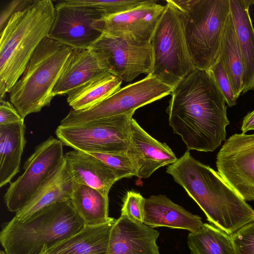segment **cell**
<instances>
[{
  "label": "cell",
  "instance_id": "6",
  "mask_svg": "<svg viewBox=\"0 0 254 254\" xmlns=\"http://www.w3.org/2000/svg\"><path fill=\"white\" fill-rule=\"evenodd\" d=\"M179 11L195 68L208 70L220 55L229 0H171Z\"/></svg>",
  "mask_w": 254,
  "mask_h": 254
},
{
  "label": "cell",
  "instance_id": "29",
  "mask_svg": "<svg viewBox=\"0 0 254 254\" xmlns=\"http://www.w3.org/2000/svg\"><path fill=\"white\" fill-rule=\"evenodd\" d=\"M87 153L100 160L116 173L119 179L137 176V166L133 159L127 153Z\"/></svg>",
  "mask_w": 254,
  "mask_h": 254
},
{
  "label": "cell",
  "instance_id": "3",
  "mask_svg": "<svg viewBox=\"0 0 254 254\" xmlns=\"http://www.w3.org/2000/svg\"><path fill=\"white\" fill-rule=\"evenodd\" d=\"M56 16L51 0H28L0 30V86L9 92L36 48L49 34Z\"/></svg>",
  "mask_w": 254,
  "mask_h": 254
},
{
  "label": "cell",
  "instance_id": "4",
  "mask_svg": "<svg viewBox=\"0 0 254 254\" xmlns=\"http://www.w3.org/2000/svg\"><path fill=\"white\" fill-rule=\"evenodd\" d=\"M85 226L71 199L52 204L23 221L3 223L0 242L6 254H41Z\"/></svg>",
  "mask_w": 254,
  "mask_h": 254
},
{
  "label": "cell",
  "instance_id": "2",
  "mask_svg": "<svg viewBox=\"0 0 254 254\" xmlns=\"http://www.w3.org/2000/svg\"><path fill=\"white\" fill-rule=\"evenodd\" d=\"M166 172L186 190L213 225L229 235L254 221V210L218 172L187 151Z\"/></svg>",
  "mask_w": 254,
  "mask_h": 254
},
{
  "label": "cell",
  "instance_id": "22",
  "mask_svg": "<svg viewBox=\"0 0 254 254\" xmlns=\"http://www.w3.org/2000/svg\"><path fill=\"white\" fill-rule=\"evenodd\" d=\"M86 225L75 234L41 254H106L111 232L116 221Z\"/></svg>",
  "mask_w": 254,
  "mask_h": 254
},
{
  "label": "cell",
  "instance_id": "28",
  "mask_svg": "<svg viewBox=\"0 0 254 254\" xmlns=\"http://www.w3.org/2000/svg\"><path fill=\"white\" fill-rule=\"evenodd\" d=\"M67 5L92 7L100 10L103 15H112L125 12L145 2L142 0H61Z\"/></svg>",
  "mask_w": 254,
  "mask_h": 254
},
{
  "label": "cell",
  "instance_id": "7",
  "mask_svg": "<svg viewBox=\"0 0 254 254\" xmlns=\"http://www.w3.org/2000/svg\"><path fill=\"white\" fill-rule=\"evenodd\" d=\"M166 2L151 39L150 74L174 88L195 67L186 40L181 15L171 0Z\"/></svg>",
  "mask_w": 254,
  "mask_h": 254
},
{
  "label": "cell",
  "instance_id": "34",
  "mask_svg": "<svg viewBox=\"0 0 254 254\" xmlns=\"http://www.w3.org/2000/svg\"><path fill=\"white\" fill-rule=\"evenodd\" d=\"M28 0H16L10 2L1 12L0 18V29L1 30L10 16L20 9Z\"/></svg>",
  "mask_w": 254,
  "mask_h": 254
},
{
  "label": "cell",
  "instance_id": "25",
  "mask_svg": "<svg viewBox=\"0 0 254 254\" xmlns=\"http://www.w3.org/2000/svg\"><path fill=\"white\" fill-rule=\"evenodd\" d=\"M122 81L110 73L101 75L69 93L67 102L74 110L89 108L119 90Z\"/></svg>",
  "mask_w": 254,
  "mask_h": 254
},
{
  "label": "cell",
  "instance_id": "31",
  "mask_svg": "<svg viewBox=\"0 0 254 254\" xmlns=\"http://www.w3.org/2000/svg\"><path fill=\"white\" fill-rule=\"evenodd\" d=\"M234 254H254V221L230 235Z\"/></svg>",
  "mask_w": 254,
  "mask_h": 254
},
{
  "label": "cell",
  "instance_id": "1",
  "mask_svg": "<svg viewBox=\"0 0 254 254\" xmlns=\"http://www.w3.org/2000/svg\"><path fill=\"white\" fill-rule=\"evenodd\" d=\"M166 112L188 150L212 152L226 140L225 98L207 70L195 68L173 89Z\"/></svg>",
  "mask_w": 254,
  "mask_h": 254
},
{
  "label": "cell",
  "instance_id": "11",
  "mask_svg": "<svg viewBox=\"0 0 254 254\" xmlns=\"http://www.w3.org/2000/svg\"><path fill=\"white\" fill-rule=\"evenodd\" d=\"M216 167L223 180L245 200H254V134L236 133L217 154Z\"/></svg>",
  "mask_w": 254,
  "mask_h": 254
},
{
  "label": "cell",
  "instance_id": "21",
  "mask_svg": "<svg viewBox=\"0 0 254 254\" xmlns=\"http://www.w3.org/2000/svg\"><path fill=\"white\" fill-rule=\"evenodd\" d=\"M74 183L64 160L40 187L26 205L16 213L14 217L23 221L47 206L70 199Z\"/></svg>",
  "mask_w": 254,
  "mask_h": 254
},
{
  "label": "cell",
  "instance_id": "23",
  "mask_svg": "<svg viewBox=\"0 0 254 254\" xmlns=\"http://www.w3.org/2000/svg\"><path fill=\"white\" fill-rule=\"evenodd\" d=\"M25 130L24 122L0 126V187L10 183L20 171Z\"/></svg>",
  "mask_w": 254,
  "mask_h": 254
},
{
  "label": "cell",
  "instance_id": "30",
  "mask_svg": "<svg viewBox=\"0 0 254 254\" xmlns=\"http://www.w3.org/2000/svg\"><path fill=\"white\" fill-rule=\"evenodd\" d=\"M207 71L224 96L227 105L229 107L235 106L238 98L219 56Z\"/></svg>",
  "mask_w": 254,
  "mask_h": 254
},
{
  "label": "cell",
  "instance_id": "15",
  "mask_svg": "<svg viewBox=\"0 0 254 254\" xmlns=\"http://www.w3.org/2000/svg\"><path fill=\"white\" fill-rule=\"evenodd\" d=\"M159 235L143 223L121 215L112 227L106 254H160Z\"/></svg>",
  "mask_w": 254,
  "mask_h": 254
},
{
  "label": "cell",
  "instance_id": "33",
  "mask_svg": "<svg viewBox=\"0 0 254 254\" xmlns=\"http://www.w3.org/2000/svg\"><path fill=\"white\" fill-rule=\"evenodd\" d=\"M22 118L11 103L5 100L0 101V126L23 122Z\"/></svg>",
  "mask_w": 254,
  "mask_h": 254
},
{
  "label": "cell",
  "instance_id": "26",
  "mask_svg": "<svg viewBox=\"0 0 254 254\" xmlns=\"http://www.w3.org/2000/svg\"><path fill=\"white\" fill-rule=\"evenodd\" d=\"M219 56L238 99L243 89L244 68L231 13L223 35Z\"/></svg>",
  "mask_w": 254,
  "mask_h": 254
},
{
  "label": "cell",
  "instance_id": "19",
  "mask_svg": "<svg viewBox=\"0 0 254 254\" xmlns=\"http://www.w3.org/2000/svg\"><path fill=\"white\" fill-rule=\"evenodd\" d=\"M64 160L74 182L95 189L107 196L113 184L120 180L111 168L87 153L70 151L64 154Z\"/></svg>",
  "mask_w": 254,
  "mask_h": 254
},
{
  "label": "cell",
  "instance_id": "14",
  "mask_svg": "<svg viewBox=\"0 0 254 254\" xmlns=\"http://www.w3.org/2000/svg\"><path fill=\"white\" fill-rule=\"evenodd\" d=\"M157 2L146 0L124 12L102 15L93 22L92 27L102 33L138 43H151L153 33L165 9V6Z\"/></svg>",
  "mask_w": 254,
  "mask_h": 254
},
{
  "label": "cell",
  "instance_id": "27",
  "mask_svg": "<svg viewBox=\"0 0 254 254\" xmlns=\"http://www.w3.org/2000/svg\"><path fill=\"white\" fill-rule=\"evenodd\" d=\"M187 239L190 254H234L230 235L212 224L203 223Z\"/></svg>",
  "mask_w": 254,
  "mask_h": 254
},
{
  "label": "cell",
  "instance_id": "24",
  "mask_svg": "<svg viewBox=\"0 0 254 254\" xmlns=\"http://www.w3.org/2000/svg\"><path fill=\"white\" fill-rule=\"evenodd\" d=\"M70 199L86 225L102 224L112 218L109 216L108 196L95 189L74 182Z\"/></svg>",
  "mask_w": 254,
  "mask_h": 254
},
{
  "label": "cell",
  "instance_id": "36",
  "mask_svg": "<svg viewBox=\"0 0 254 254\" xmlns=\"http://www.w3.org/2000/svg\"><path fill=\"white\" fill-rule=\"evenodd\" d=\"M0 254H6V253L5 251H3L1 250L0 251Z\"/></svg>",
  "mask_w": 254,
  "mask_h": 254
},
{
  "label": "cell",
  "instance_id": "16",
  "mask_svg": "<svg viewBox=\"0 0 254 254\" xmlns=\"http://www.w3.org/2000/svg\"><path fill=\"white\" fill-rule=\"evenodd\" d=\"M127 154L136 164V177L140 178L149 177L159 168L170 165L178 159L168 145L154 138L133 118Z\"/></svg>",
  "mask_w": 254,
  "mask_h": 254
},
{
  "label": "cell",
  "instance_id": "9",
  "mask_svg": "<svg viewBox=\"0 0 254 254\" xmlns=\"http://www.w3.org/2000/svg\"><path fill=\"white\" fill-rule=\"evenodd\" d=\"M134 113L71 126H59L58 138L74 150L85 153H127L130 122Z\"/></svg>",
  "mask_w": 254,
  "mask_h": 254
},
{
  "label": "cell",
  "instance_id": "35",
  "mask_svg": "<svg viewBox=\"0 0 254 254\" xmlns=\"http://www.w3.org/2000/svg\"><path fill=\"white\" fill-rule=\"evenodd\" d=\"M241 130L243 133L254 130V110L249 113L243 119Z\"/></svg>",
  "mask_w": 254,
  "mask_h": 254
},
{
  "label": "cell",
  "instance_id": "5",
  "mask_svg": "<svg viewBox=\"0 0 254 254\" xmlns=\"http://www.w3.org/2000/svg\"><path fill=\"white\" fill-rule=\"evenodd\" d=\"M72 50L48 37L38 45L21 77L9 91L10 103L22 118L50 105L53 90Z\"/></svg>",
  "mask_w": 254,
  "mask_h": 254
},
{
  "label": "cell",
  "instance_id": "12",
  "mask_svg": "<svg viewBox=\"0 0 254 254\" xmlns=\"http://www.w3.org/2000/svg\"><path fill=\"white\" fill-rule=\"evenodd\" d=\"M89 49L102 53L109 72L122 81L130 82L141 74H151V43H141L102 33Z\"/></svg>",
  "mask_w": 254,
  "mask_h": 254
},
{
  "label": "cell",
  "instance_id": "32",
  "mask_svg": "<svg viewBox=\"0 0 254 254\" xmlns=\"http://www.w3.org/2000/svg\"><path fill=\"white\" fill-rule=\"evenodd\" d=\"M144 200L140 193L132 190L127 191L123 199L121 215L143 223Z\"/></svg>",
  "mask_w": 254,
  "mask_h": 254
},
{
  "label": "cell",
  "instance_id": "18",
  "mask_svg": "<svg viewBox=\"0 0 254 254\" xmlns=\"http://www.w3.org/2000/svg\"><path fill=\"white\" fill-rule=\"evenodd\" d=\"M143 223L152 228L165 227L191 233L197 231L203 224L199 216L190 212L165 195L145 198Z\"/></svg>",
  "mask_w": 254,
  "mask_h": 254
},
{
  "label": "cell",
  "instance_id": "10",
  "mask_svg": "<svg viewBox=\"0 0 254 254\" xmlns=\"http://www.w3.org/2000/svg\"><path fill=\"white\" fill-rule=\"evenodd\" d=\"M63 143L50 136L35 148L24 163V170L11 182L4 196L8 210L17 212L30 200L40 187L64 160Z\"/></svg>",
  "mask_w": 254,
  "mask_h": 254
},
{
  "label": "cell",
  "instance_id": "17",
  "mask_svg": "<svg viewBox=\"0 0 254 254\" xmlns=\"http://www.w3.org/2000/svg\"><path fill=\"white\" fill-rule=\"evenodd\" d=\"M108 73L102 53L91 49H72L53 90V95L55 97L68 94L90 80Z\"/></svg>",
  "mask_w": 254,
  "mask_h": 254
},
{
  "label": "cell",
  "instance_id": "37",
  "mask_svg": "<svg viewBox=\"0 0 254 254\" xmlns=\"http://www.w3.org/2000/svg\"><path fill=\"white\" fill-rule=\"evenodd\" d=\"M252 4H254V0H253L252 1Z\"/></svg>",
  "mask_w": 254,
  "mask_h": 254
},
{
  "label": "cell",
  "instance_id": "20",
  "mask_svg": "<svg viewBox=\"0 0 254 254\" xmlns=\"http://www.w3.org/2000/svg\"><path fill=\"white\" fill-rule=\"evenodd\" d=\"M244 68L242 94L254 90V27L249 13L250 0H229Z\"/></svg>",
  "mask_w": 254,
  "mask_h": 254
},
{
  "label": "cell",
  "instance_id": "8",
  "mask_svg": "<svg viewBox=\"0 0 254 254\" xmlns=\"http://www.w3.org/2000/svg\"><path fill=\"white\" fill-rule=\"evenodd\" d=\"M173 88L149 74L128 85L95 105L82 110L71 109L60 126L87 124L102 119L134 113L138 108L171 93Z\"/></svg>",
  "mask_w": 254,
  "mask_h": 254
},
{
  "label": "cell",
  "instance_id": "13",
  "mask_svg": "<svg viewBox=\"0 0 254 254\" xmlns=\"http://www.w3.org/2000/svg\"><path fill=\"white\" fill-rule=\"evenodd\" d=\"M56 16L48 37L73 49H88L102 33L92 27L102 12L88 6L70 5L60 0L55 5Z\"/></svg>",
  "mask_w": 254,
  "mask_h": 254
}]
</instances>
